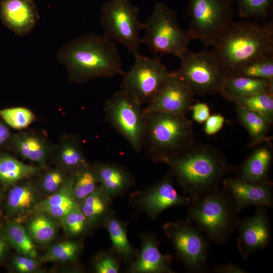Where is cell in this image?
Wrapping results in <instances>:
<instances>
[{
	"mask_svg": "<svg viewBox=\"0 0 273 273\" xmlns=\"http://www.w3.org/2000/svg\"><path fill=\"white\" fill-rule=\"evenodd\" d=\"M164 163L169 166L174 179L192 201L220 187L235 168L219 150L195 141Z\"/></svg>",
	"mask_w": 273,
	"mask_h": 273,
	"instance_id": "obj_1",
	"label": "cell"
},
{
	"mask_svg": "<svg viewBox=\"0 0 273 273\" xmlns=\"http://www.w3.org/2000/svg\"><path fill=\"white\" fill-rule=\"evenodd\" d=\"M117 43L103 35H82L65 44L58 60L66 68L71 81L77 83L92 79L122 75Z\"/></svg>",
	"mask_w": 273,
	"mask_h": 273,
	"instance_id": "obj_2",
	"label": "cell"
},
{
	"mask_svg": "<svg viewBox=\"0 0 273 273\" xmlns=\"http://www.w3.org/2000/svg\"><path fill=\"white\" fill-rule=\"evenodd\" d=\"M226 77L244 65L273 56L272 21H233L212 45Z\"/></svg>",
	"mask_w": 273,
	"mask_h": 273,
	"instance_id": "obj_3",
	"label": "cell"
},
{
	"mask_svg": "<svg viewBox=\"0 0 273 273\" xmlns=\"http://www.w3.org/2000/svg\"><path fill=\"white\" fill-rule=\"evenodd\" d=\"M145 114L147 126L143 148L154 162L164 163L194 141L193 123L187 115L159 112Z\"/></svg>",
	"mask_w": 273,
	"mask_h": 273,
	"instance_id": "obj_4",
	"label": "cell"
},
{
	"mask_svg": "<svg viewBox=\"0 0 273 273\" xmlns=\"http://www.w3.org/2000/svg\"><path fill=\"white\" fill-rule=\"evenodd\" d=\"M237 213L228 193L219 187L192 201L186 219L219 245L236 229L240 220Z\"/></svg>",
	"mask_w": 273,
	"mask_h": 273,
	"instance_id": "obj_5",
	"label": "cell"
},
{
	"mask_svg": "<svg viewBox=\"0 0 273 273\" xmlns=\"http://www.w3.org/2000/svg\"><path fill=\"white\" fill-rule=\"evenodd\" d=\"M142 43L154 53L171 54L180 59L189 51L192 40L180 26L175 12L161 2H156L152 13L143 24Z\"/></svg>",
	"mask_w": 273,
	"mask_h": 273,
	"instance_id": "obj_6",
	"label": "cell"
},
{
	"mask_svg": "<svg viewBox=\"0 0 273 273\" xmlns=\"http://www.w3.org/2000/svg\"><path fill=\"white\" fill-rule=\"evenodd\" d=\"M106 121L129 143L136 153L143 149L147 120L142 105L129 93L121 89L106 100Z\"/></svg>",
	"mask_w": 273,
	"mask_h": 273,
	"instance_id": "obj_7",
	"label": "cell"
},
{
	"mask_svg": "<svg viewBox=\"0 0 273 273\" xmlns=\"http://www.w3.org/2000/svg\"><path fill=\"white\" fill-rule=\"evenodd\" d=\"M180 60V67L173 72L195 96L219 93L226 76L212 50L189 51Z\"/></svg>",
	"mask_w": 273,
	"mask_h": 273,
	"instance_id": "obj_8",
	"label": "cell"
},
{
	"mask_svg": "<svg viewBox=\"0 0 273 273\" xmlns=\"http://www.w3.org/2000/svg\"><path fill=\"white\" fill-rule=\"evenodd\" d=\"M192 40H199L206 47L215 39L233 21V0H188Z\"/></svg>",
	"mask_w": 273,
	"mask_h": 273,
	"instance_id": "obj_9",
	"label": "cell"
},
{
	"mask_svg": "<svg viewBox=\"0 0 273 273\" xmlns=\"http://www.w3.org/2000/svg\"><path fill=\"white\" fill-rule=\"evenodd\" d=\"M139 9L128 0H110L102 6L101 24L104 34L124 46L135 55L142 43L140 31L143 24L138 18Z\"/></svg>",
	"mask_w": 273,
	"mask_h": 273,
	"instance_id": "obj_10",
	"label": "cell"
},
{
	"mask_svg": "<svg viewBox=\"0 0 273 273\" xmlns=\"http://www.w3.org/2000/svg\"><path fill=\"white\" fill-rule=\"evenodd\" d=\"M162 229L177 259L187 270L197 273L208 270V244L196 226L186 219L166 222Z\"/></svg>",
	"mask_w": 273,
	"mask_h": 273,
	"instance_id": "obj_11",
	"label": "cell"
},
{
	"mask_svg": "<svg viewBox=\"0 0 273 273\" xmlns=\"http://www.w3.org/2000/svg\"><path fill=\"white\" fill-rule=\"evenodd\" d=\"M134 56V64L122 75L121 86L143 106L152 100L170 76L171 72L159 58H150L139 53Z\"/></svg>",
	"mask_w": 273,
	"mask_h": 273,
	"instance_id": "obj_12",
	"label": "cell"
},
{
	"mask_svg": "<svg viewBox=\"0 0 273 273\" xmlns=\"http://www.w3.org/2000/svg\"><path fill=\"white\" fill-rule=\"evenodd\" d=\"M174 179L169 171L155 184L132 193L129 197V205L136 212L146 214L151 219H156L168 208L189 206L191 199L177 193L173 185Z\"/></svg>",
	"mask_w": 273,
	"mask_h": 273,
	"instance_id": "obj_13",
	"label": "cell"
},
{
	"mask_svg": "<svg viewBox=\"0 0 273 273\" xmlns=\"http://www.w3.org/2000/svg\"><path fill=\"white\" fill-rule=\"evenodd\" d=\"M268 207L257 206L254 214L239 221L238 248L244 259H247L255 252L265 249L269 244L271 230Z\"/></svg>",
	"mask_w": 273,
	"mask_h": 273,
	"instance_id": "obj_14",
	"label": "cell"
},
{
	"mask_svg": "<svg viewBox=\"0 0 273 273\" xmlns=\"http://www.w3.org/2000/svg\"><path fill=\"white\" fill-rule=\"evenodd\" d=\"M194 96L172 71L159 91L143 108L144 111L187 115L193 104Z\"/></svg>",
	"mask_w": 273,
	"mask_h": 273,
	"instance_id": "obj_15",
	"label": "cell"
},
{
	"mask_svg": "<svg viewBox=\"0 0 273 273\" xmlns=\"http://www.w3.org/2000/svg\"><path fill=\"white\" fill-rule=\"evenodd\" d=\"M222 184L238 212L250 206H273L272 185L252 184L236 176L225 177Z\"/></svg>",
	"mask_w": 273,
	"mask_h": 273,
	"instance_id": "obj_16",
	"label": "cell"
},
{
	"mask_svg": "<svg viewBox=\"0 0 273 273\" xmlns=\"http://www.w3.org/2000/svg\"><path fill=\"white\" fill-rule=\"evenodd\" d=\"M142 246L135 259L129 264L130 273H174L171 268L172 257L163 254L159 249V242L153 233L140 235Z\"/></svg>",
	"mask_w": 273,
	"mask_h": 273,
	"instance_id": "obj_17",
	"label": "cell"
},
{
	"mask_svg": "<svg viewBox=\"0 0 273 273\" xmlns=\"http://www.w3.org/2000/svg\"><path fill=\"white\" fill-rule=\"evenodd\" d=\"M0 18L9 29L23 36L32 30L39 14L33 0H1Z\"/></svg>",
	"mask_w": 273,
	"mask_h": 273,
	"instance_id": "obj_18",
	"label": "cell"
},
{
	"mask_svg": "<svg viewBox=\"0 0 273 273\" xmlns=\"http://www.w3.org/2000/svg\"><path fill=\"white\" fill-rule=\"evenodd\" d=\"M255 147L240 166L235 167V176L252 184L272 185L270 177L273 159L271 141Z\"/></svg>",
	"mask_w": 273,
	"mask_h": 273,
	"instance_id": "obj_19",
	"label": "cell"
},
{
	"mask_svg": "<svg viewBox=\"0 0 273 273\" xmlns=\"http://www.w3.org/2000/svg\"><path fill=\"white\" fill-rule=\"evenodd\" d=\"M91 166L100 187L113 199L124 195L135 183L125 166L106 162H95Z\"/></svg>",
	"mask_w": 273,
	"mask_h": 273,
	"instance_id": "obj_20",
	"label": "cell"
},
{
	"mask_svg": "<svg viewBox=\"0 0 273 273\" xmlns=\"http://www.w3.org/2000/svg\"><path fill=\"white\" fill-rule=\"evenodd\" d=\"M10 145L21 158L45 167L52 156L54 147L42 134L23 131L13 135Z\"/></svg>",
	"mask_w": 273,
	"mask_h": 273,
	"instance_id": "obj_21",
	"label": "cell"
},
{
	"mask_svg": "<svg viewBox=\"0 0 273 273\" xmlns=\"http://www.w3.org/2000/svg\"><path fill=\"white\" fill-rule=\"evenodd\" d=\"M54 155L58 167L75 174L90 165L79 139L75 136L64 137L54 147Z\"/></svg>",
	"mask_w": 273,
	"mask_h": 273,
	"instance_id": "obj_22",
	"label": "cell"
},
{
	"mask_svg": "<svg viewBox=\"0 0 273 273\" xmlns=\"http://www.w3.org/2000/svg\"><path fill=\"white\" fill-rule=\"evenodd\" d=\"M74 174H71L64 185L46 199L39 201L35 211L45 213L51 217L62 219L68 213L79 205L72 192Z\"/></svg>",
	"mask_w": 273,
	"mask_h": 273,
	"instance_id": "obj_23",
	"label": "cell"
},
{
	"mask_svg": "<svg viewBox=\"0 0 273 273\" xmlns=\"http://www.w3.org/2000/svg\"><path fill=\"white\" fill-rule=\"evenodd\" d=\"M102 224L107 230L112 247L111 249L125 264H130L136 257L138 251L130 244L127 235L126 224L112 211L104 218Z\"/></svg>",
	"mask_w": 273,
	"mask_h": 273,
	"instance_id": "obj_24",
	"label": "cell"
},
{
	"mask_svg": "<svg viewBox=\"0 0 273 273\" xmlns=\"http://www.w3.org/2000/svg\"><path fill=\"white\" fill-rule=\"evenodd\" d=\"M236 111L238 121L249 135L247 148L272 141L270 133L273 122L259 113L246 108L236 107Z\"/></svg>",
	"mask_w": 273,
	"mask_h": 273,
	"instance_id": "obj_25",
	"label": "cell"
},
{
	"mask_svg": "<svg viewBox=\"0 0 273 273\" xmlns=\"http://www.w3.org/2000/svg\"><path fill=\"white\" fill-rule=\"evenodd\" d=\"M36 187L26 179L14 185L10 190L6 202L8 213L12 215H22L34 210L39 201Z\"/></svg>",
	"mask_w": 273,
	"mask_h": 273,
	"instance_id": "obj_26",
	"label": "cell"
},
{
	"mask_svg": "<svg viewBox=\"0 0 273 273\" xmlns=\"http://www.w3.org/2000/svg\"><path fill=\"white\" fill-rule=\"evenodd\" d=\"M219 93L234 96H245L259 93L273 95V79L241 76L226 77Z\"/></svg>",
	"mask_w": 273,
	"mask_h": 273,
	"instance_id": "obj_27",
	"label": "cell"
},
{
	"mask_svg": "<svg viewBox=\"0 0 273 273\" xmlns=\"http://www.w3.org/2000/svg\"><path fill=\"white\" fill-rule=\"evenodd\" d=\"M40 170L39 166L25 164L8 154L0 153V181L5 186L14 185L31 177Z\"/></svg>",
	"mask_w": 273,
	"mask_h": 273,
	"instance_id": "obj_28",
	"label": "cell"
},
{
	"mask_svg": "<svg viewBox=\"0 0 273 273\" xmlns=\"http://www.w3.org/2000/svg\"><path fill=\"white\" fill-rule=\"evenodd\" d=\"M112 199L100 186L79 204L91 226L102 223L106 216L112 211Z\"/></svg>",
	"mask_w": 273,
	"mask_h": 273,
	"instance_id": "obj_29",
	"label": "cell"
},
{
	"mask_svg": "<svg viewBox=\"0 0 273 273\" xmlns=\"http://www.w3.org/2000/svg\"><path fill=\"white\" fill-rule=\"evenodd\" d=\"M236 107L258 112L273 122V95L259 93L245 96H234L220 94Z\"/></svg>",
	"mask_w": 273,
	"mask_h": 273,
	"instance_id": "obj_30",
	"label": "cell"
},
{
	"mask_svg": "<svg viewBox=\"0 0 273 273\" xmlns=\"http://www.w3.org/2000/svg\"><path fill=\"white\" fill-rule=\"evenodd\" d=\"M4 232L10 244L20 254L33 258L36 257L37 253L33 241L19 222L10 221L5 226Z\"/></svg>",
	"mask_w": 273,
	"mask_h": 273,
	"instance_id": "obj_31",
	"label": "cell"
},
{
	"mask_svg": "<svg viewBox=\"0 0 273 273\" xmlns=\"http://www.w3.org/2000/svg\"><path fill=\"white\" fill-rule=\"evenodd\" d=\"M51 217L45 213L38 212L29 221L26 229L33 241L46 244L54 239L58 227Z\"/></svg>",
	"mask_w": 273,
	"mask_h": 273,
	"instance_id": "obj_32",
	"label": "cell"
},
{
	"mask_svg": "<svg viewBox=\"0 0 273 273\" xmlns=\"http://www.w3.org/2000/svg\"><path fill=\"white\" fill-rule=\"evenodd\" d=\"M238 16L245 20H263L272 11L273 0H237Z\"/></svg>",
	"mask_w": 273,
	"mask_h": 273,
	"instance_id": "obj_33",
	"label": "cell"
},
{
	"mask_svg": "<svg viewBox=\"0 0 273 273\" xmlns=\"http://www.w3.org/2000/svg\"><path fill=\"white\" fill-rule=\"evenodd\" d=\"M96 175L91 164L74 174L72 192L79 204L86 197L96 191L99 187Z\"/></svg>",
	"mask_w": 273,
	"mask_h": 273,
	"instance_id": "obj_34",
	"label": "cell"
},
{
	"mask_svg": "<svg viewBox=\"0 0 273 273\" xmlns=\"http://www.w3.org/2000/svg\"><path fill=\"white\" fill-rule=\"evenodd\" d=\"M79 242L66 241L51 246L47 253L39 258L41 262L68 261L75 260L80 252Z\"/></svg>",
	"mask_w": 273,
	"mask_h": 273,
	"instance_id": "obj_35",
	"label": "cell"
},
{
	"mask_svg": "<svg viewBox=\"0 0 273 273\" xmlns=\"http://www.w3.org/2000/svg\"><path fill=\"white\" fill-rule=\"evenodd\" d=\"M0 118L14 129L22 130L27 128L34 121L35 116L27 108L15 107L0 110Z\"/></svg>",
	"mask_w": 273,
	"mask_h": 273,
	"instance_id": "obj_36",
	"label": "cell"
},
{
	"mask_svg": "<svg viewBox=\"0 0 273 273\" xmlns=\"http://www.w3.org/2000/svg\"><path fill=\"white\" fill-rule=\"evenodd\" d=\"M235 76L273 79V56L259 59L244 65L233 76Z\"/></svg>",
	"mask_w": 273,
	"mask_h": 273,
	"instance_id": "obj_37",
	"label": "cell"
},
{
	"mask_svg": "<svg viewBox=\"0 0 273 273\" xmlns=\"http://www.w3.org/2000/svg\"><path fill=\"white\" fill-rule=\"evenodd\" d=\"M60 167L51 169L44 172L38 181V188L43 192L54 194L60 190L67 182L70 175Z\"/></svg>",
	"mask_w": 273,
	"mask_h": 273,
	"instance_id": "obj_38",
	"label": "cell"
},
{
	"mask_svg": "<svg viewBox=\"0 0 273 273\" xmlns=\"http://www.w3.org/2000/svg\"><path fill=\"white\" fill-rule=\"evenodd\" d=\"M62 220L66 231L72 236L83 234L91 226L80 210L79 205L68 213Z\"/></svg>",
	"mask_w": 273,
	"mask_h": 273,
	"instance_id": "obj_39",
	"label": "cell"
},
{
	"mask_svg": "<svg viewBox=\"0 0 273 273\" xmlns=\"http://www.w3.org/2000/svg\"><path fill=\"white\" fill-rule=\"evenodd\" d=\"M119 257L111 250L98 254L94 261V268L97 273H118L120 270Z\"/></svg>",
	"mask_w": 273,
	"mask_h": 273,
	"instance_id": "obj_40",
	"label": "cell"
},
{
	"mask_svg": "<svg viewBox=\"0 0 273 273\" xmlns=\"http://www.w3.org/2000/svg\"><path fill=\"white\" fill-rule=\"evenodd\" d=\"M38 262L34 258L21 255L15 257L13 261V265L15 269L20 272H31L35 270L38 267Z\"/></svg>",
	"mask_w": 273,
	"mask_h": 273,
	"instance_id": "obj_41",
	"label": "cell"
},
{
	"mask_svg": "<svg viewBox=\"0 0 273 273\" xmlns=\"http://www.w3.org/2000/svg\"><path fill=\"white\" fill-rule=\"evenodd\" d=\"M225 119L220 114H215L208 118L205 122L204 131L208 135H214L222 128Z\"/></svg>",
	"mask_w": 273,
	"mask_h": 273,
	"instance_id": "obj_42",
	"label": "cell"
},
{
	"mask_svg": "<svg viewBox=\"0 0 273 273\" xmlns=\"http://www.w3.org/2000/svg\"><path fill=\"white\" fill-rule=\"evenodd\" d=\"M190 111L192 112L193 119L199 123H204L210 115V108L204 103L193 104Z\"/></svg>",
	"mask_w": 273,
	"mask_h": 273,
	"instance_id": "obj_43",
	"label": "cell"
},
{
	"mask_svg": "<svg viewBox=\"0 0 273 273\" xmlns=\"http://www.w3.org/2000/svg\"><path fill=\"white\" fill-rule=\"evenodd\" d=\"M212 271L215 273H247L248 271L239 265L230 262L214 266Z\"/></svg>",
	"mask_w": 273,
	"mask_h": 273,
	"instance_id": "obj_44",
	"label": "cell"
},
{
	"mask_svg": "<svg viewBox=\"0 0 273 273\" xmlns=\"http://www.w3.org/2000/svg\"><path fill=\"white\" fill-rule=\"evenodd\" d=\"M12 136L8 125L0 118V150L10 145Z\"/></svg>",
	"mask_w": 273,
	"mask_h": 273,
	"instance_id": "obj_45",
	"label": "cell"
},
{
	"mask_svg": "<svg viewBox=\"0 0 273 273\" xmlns=\"http://www.w3.org/2000/svg\"><path fill=\"white\" fill-rule=\"evenodd\" d=\"M4 248H5V245L4 243V241L0 236V259L2 257L4 251Z\"/></svg>",
	"mask_w": 273,
	"mask_h": 273,
	"instance_id": "obj_46",
	"label": "cell"
},
{
	"mask_svg": "<svg viewBox=\"0 0 273 273\" xmlns=\"http://www.w3.org/2000/svg\"><path fill=\"white\" fill-rule=\"evenodd\" d=\"M1 1V0H0V1Z\"/></svg>",
	"mask_w": 273,
	"mask_h": 273,
	"instance_id": "obj_47",
	"label": "cell"
}]
</instances>
